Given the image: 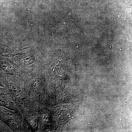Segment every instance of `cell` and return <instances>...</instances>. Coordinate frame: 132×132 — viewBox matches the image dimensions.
<instances>
[{
    "instance_id": "6da1fadb",
    "label": "cell",
    "mask_w": 132,
    "mask_h": 132,
    "mask_svg": "<svg viewBox=\"0 0 132 132\" xmlns=\"http://www.w3.org/2000/svg\"><path fill=\"white\" fill-rule=\"evenodd\" d=\"M10 90L16 97H21L23 94L22 90L19 86L14 83H10L9 85Z\"/></svg>"
},
{
    "instance_id": "3957f363",
    "label": "cell",
    "mask_w": 132,
    "mask_h": 132,
    "mask_svg": "<svg viewBox=\"0 0 132 132\" xmlns=\"http://www.w3.org/2000/svg\"><path fill=\"white\" fill-rule=\"evenodd\" d=\"M7 65L3 62L0 61V68L2 69L3 70H6L7 68Z\"/></svg>"
},
{
    "instance_id": "7a4b0ae2",
    "label": "cell",
    "mask_w": 132,
    "mask_h": 132,
    "mask_svg": "<svg viewBox=\"0 0 132 132\" xmlns=\"http://www.w3.org/2000/svg\"><path fill=\"white\" fill-rule=\"evenodd\" d=\"M42 79L40 78H36L33 80V84L36 87H39L42 84Z\"/></svg>"
}]
</instances>
